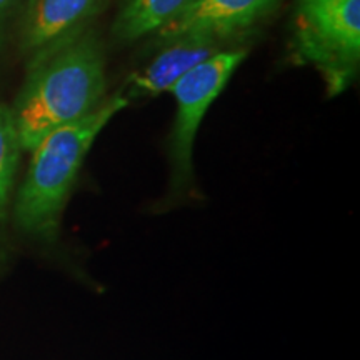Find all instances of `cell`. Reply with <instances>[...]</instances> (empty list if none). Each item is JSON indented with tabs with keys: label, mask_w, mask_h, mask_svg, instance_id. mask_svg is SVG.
I'll return each mask as SVG.
<instances>
[{
	"label": "cell",
	"mask_w": 360,
	"mask_h": 360,
	"mask_svg": "<svg viewBox=\"0 0 360 360\" xmlns=\"http://www.w3.org/2000/svg\"><path fill=\"white\" fill-rule=\"evenodd\" d=\"M105 90L103 49L90 32L30 62L12 109L22 150H32L45 135L92 114L105 101Z\"/></svg>",
	"instance_id": "cell-1"
},
{
	"label": "cell",
	"mask_w": 360,
	"mask_h": 360,
	"mask_svg": "<svg viewBox=\"0 0 360 360\" xmlns=\"http://www.w3.org/2000/svg\"><path fill=\"white\" fill-rule=\"evenodd\" d=\"M129 105L122 94L105 98L98 109L40 141L15 202V224L27 236L53 242L65 204L85 157L107 124Z\"/></svg>",
	"instance_id": "cell-2"
},
{
	"label": "cell",
	"mask_w": 360,
	"mask_h": 360,
	"mask_svg": "<svg viewBox=\"0 0 360 360\" xmlns=\"http://www.w3.org/2000/svg\"><path fill=\"white\" fill-rule=\"evenodd\" d=\"M294 51L322 74L330 96L352 84L360 60V0H299Z\"/></svg>",
	"instance_id": "cell-3"
},
{
	"label": "cell",
	"mask_w": 360,
	"mask_h": 360,
	"mask_svg": "<svg viewBox=\"0 0 360 360\" xmlns=\"http://www.w3.org/2000/svg\"><path fill=\"white\" fill-rule=\"evenodd\" d=\"M245 49H229L207 58L169 90L175 98V119L169 135L170 192L182 197L192 187L193 143L204 115L245 60Z\"/></svg>",
	"instance_id": "cell-4"
},
{
	"label": "cell",
	"mask_w": 360,
	"mask_h": 360,
	"mask_svg": "<svg viewBox=\"0 0 360 360\" xmlns=\"http://www.w3.org/2000/svg\"><path fill=\"white\" fill-rule=\"evenodd\" d=\"M102 0H29L20 30L22 52L30 62L85 32Z\"/></svg>",
	"instance_id": "cell-5"
},
{
	"label": "cell",
	"mask_w": 360,
	"mask_h": 360,
	"mask_svg": "<svg viewBox=\"0 0 360 360\" xmlns=\"http://www.w3.org/2000/svg\"><path fill=\"white\" fill-rule=\"evenodd\" d=\"M278 0H188L175 19L162 27V42L182 35L227 39L257 24L276 8Z\"/></svg>",
	"instance_id": "cell-6"
},
{
	"label": "cell",
	"mask_w": 360,
	"mask_h": 360,
	"mask_svg": "<svg viewBox=\"0 0 360 360\" xmlns=\"http://www.w3.org/2000/svg\"><path fill=\"white\" fill-rule=\"evenodd\" d=\"M165 49L154 57L150 64L130 75L129 85L122 96L132 98L155 97L169 92L184 75L192 69L222 52L224 39L212 35H182L165 40Z\"/></svg>",
	"instance_id": "cell-7"
},
{
	"label": "cell",
	"mask_w": 360,
	"mask_h": 360,
	"mask_svg": "<svg viewBox=\"0 0 360 360\" xmlns=\"http://www.w3.org/2000/svg\"><path fill=\"white\" fill-rule=\"evenodd\" d=\"M188 0H124L112 32L122 42H135L170 24Z\"/></svg>",
	"instance_id": "cell-8"
},
{
	"label": "cell",
	"mask_w": 360,
	"mask_h": 360,
	"mask_svg": "<svg viewBox=\"0 0 360 360\" xmlns=\"http://www.w3.org/2000/svg\"><path fill=\"white\" fill-rule=\"evenodd\" d=\"M20 139L11 107L0 103V225L6 222L20 159Z\"/></svg>",
	"instance_id": "cell-9"
},
{
	"label": "cell",
	"mask_w": 360,
	"mask_h": 360,
	"mask_svg": "<svg viewBox=\"0 0 360 360\" xmlns=\"http://www.w3.org/2000/svg\"><path fill=\"white\" fill-rule=\"evenodd\" d=\"M17 0H0V20H2V17L6 15V12L11 8L13 4H15Z\"/></svg>",
	"instance_id": "cell-10"
}]
</instances>
